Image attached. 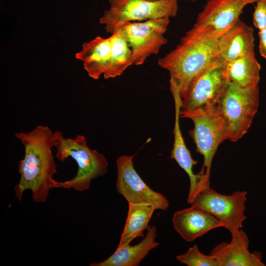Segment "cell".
Returning <instances> with one entry per match:
<instances>
[{
  "instance_id": "cell-1",
  "label": "cell",
  "mask_w": 266,
  "mask_h": 266,
  "mask_svg": "<svg viewBox=\"0 0 266 266\" xmlns=\"http://www.w3.org/2000/svg\"><path fill=\"white\" fill-rule=\"evenodd\" d=\"M15 136L25 150L18 164L21 176L14 188L15 199L21 202L24 192L30 189L34 202H43L53 188V175L57 171L51 151L55 143L54 133L47 126L37 125L30 132L16 133Z\"/></svg>"
},
{
  "instance_id": "cell-2",
  "label": "cell",
  "mask_w": 266,
  "mask_h": 266,
  "mask_svg": "<svg viewBox=\"0 0 266 266\" xmlns=\"http://www.w3.org/2000/svg\"><path fill=\"white\" fill-rule=\"evenodd\" d=\"M224 33L195 23L176 47L158 60L177 84L182 100L192 80L219 57L218 42Z\"/></svg>"
},
{
  "instance_id": "cell-3",
  "label": "cell",
  "mask_w": 266,
  "mask_h": 266,
  "mask_svg": "<svg viewBox=\"0 0 266 266\" xmlns=\"http://www.w3.org/2000/svg\"><path fill=\"white\" fill-rule=\"evenodd\" d=\"M57 149L56 158L64 162L71 157L76 162L78 170L71 179L65 181L54 180L53 188L70 189L84 191L89 189L92 180L105 174L108 163L105 156L87 145L86 138L78 135L74 138H65L62 132H54Z\"/></svg>"
},
{
  "instance_id": "cell-4",
  "label": "cell",
  "mask_w": 266,
  "mask_h": 266,
  "mask_svg": "<svg viewBox=\"0 0 266 266\" xmlns=\"http://www.w3.org/2000/svg\"><path fill=\"white\" fill-rule=\"evenodd\" d=\"M216 104L228 139L237 141L247 132L257 113L259 104L258 85L242 88L229 82Z\"/></svg>"
},
{
  "instance_id": "cell-5",
  "label": "cell",
  "mask_w": 266,
  "mask_h": 266,
  "mask_svg": "<svg viewBox=\"0 0 266 266\" xmlns=\"http://www.w3.org/2000/svg\"><path fill=\"white\" fill-rule=\"evenodd\" d=\"M180 116L190 119L194 128L189 131L196 151L203 157L201 170L210 180L213 159L220 144L228 139L227 130L216 104L209 103L191 110L180 109Z\"/></svg>"
},
{
  "instance_id": "cell-6",
  "label": "cell",
  "mask_w": 266,
  "mask_h": 266,
  "mask_svg": "<svg viewBox=\"0 0 266 266\" xmlns=\"http://www.w3.org/2000/svg\"><path fill=\"white\" fill-rule=\"evenodd\" d=\"M110 7L104 12L100 23L111 34L124 24L176 16L178 0H108Z\"/></svg>"
},
{
  "instance_id": "cell-7",
  "label": "cell",
  "mask_w": 266,
  "mask_h": 266,
  "mask_svg": "<svg viewBox=\"0 0 266 266\" xmlns=\"http://www.w3.org/2000/svg\"><path fill=\"white\" fill-rule=\"evenodd\" d=\"M228 62L218 57L191 82L181 109L191 110L206 104H216L230 81Z\"/></svg>"
},
{
  "instance_id": "cell-8",
  "label": "cell",
  "mask_w": 266,
  "mask_h": 266,
  "mask_svg": "<svg viewBox=\"0 0 266 266\" xmlns=\"http://www.w3.org/2000/svg\"><path fill=\"white\" fill-rule=\"evenodd\" d=\"M169 23L168 18H156L127 22L120 28L132 50L133 65H142L148 57L157 54L167 43L164 34Z\"/></svg>"
},
{
  "instance_id": "cell-9",
  "label": "cell",
  "mask_w": 266,
  "mask_h": 266,
  "mask_svg": "<svg viewBox=\"0 0 266 266\" xmlns=\"http://www.w3.org/2000/svg\"><path fill=\"white\" fill-rule=\"evenodd\" d=\"M246 195V191H239L231 195H223L209 187L195 198L191 206L201 208L213 215L231 233L241 229L246 218L244 213Z\"/></svg>"
},
{
  "instance_id": "cell-10",
  "label": "cell",
  "mask_w": 266,
  "mask_h": 266,
  "mask_svg": "<svg viewBox=\"0 0 266 266\" xmlns=\"http://www.w3.org/2000/svg\"><path fill=\"white\" fill-rule=\"evenodd\" d=\"M134 156L123 155L117 159V191L129 204L149 203L154 204L156 209L166 210L169 206L168 200L141 179L133 166Z\"/></svg>"
},
{
  "instance_id": "cell-11",
  "label": "cell",
  "mask_w": 266,
  "mask_h": 266,
  "mask_svg": "<svg viewBox=\"0 0 266 266\" xmlns=\"http://www.w3.org/2000/svg\"><path fill=\"white\" fill-rule=\"evenodd\" d=\"M170 90L173 95L175 103V123L173 129L174 143L170 158L173 159L179 166L186 172L190 185L187 202L191 204L195 198L205 188L207 187L204 172L201 170L196 174L193 172V166L198 163L194 160L190 151L187 148L179 126L180 111L182 99L180 96L179 88L173 79L170 78Z\"/></svg>"
},
{
  "instance_id": "cell-12",
  "label": "cell",
  "mask_w": 266,
  "mask_h": 266,
  "mask_svg": "<svg viewBox=\"0 0 266 266\" xmlns=\"http://www.w3.org/2000/svg\"><path fill=\"white\" fill-rule=\"evenodd\" d=\"M230 243L222 242L216 245L210 255L219 263L220 266H265L262 262V254L259 251L250 252L249 240L242 230L231 233Z\"/></svg>"
},
{
  "instance_id": "cell-13",
  "label": "cell",
  "mask_w": 266,
  "mask_h": 266,
  "mask_svg": "<svg viewBox=\"0 0 266 266\" xmlns=\"http://www.w3.org/2000/svg\"><path fill=\"white\" fill-rule=\"evenodd\" d=\"M258 0H208L197 16L196 24L225 32L238 20L243 9Z\"/></svg>"
},
{
  "instance_id": "cell-14",
  "label": "cell",
  "mask_w": 266,
  "mask_h": 266,
  "mask_svg": "<svg viewBox=\"0 0 266 266\" xmlns=\"http://www.w3.org/2000/svg\"><path fill=\"white\" fill-rule=\"evenodd\" d=\"M175 231L186 241L191 242L223 223L207 211L195 206L176 211L172 218Z\"/></svg>"
},
{
  "instance_id": "cell-15",
  "label": "cell",
  "mask_w": 266,
  "mask_h": 266,
  "mask_svg": "<svg viewBox=\"0 0 266 266\" xmlns=\"http://www.w3.org/2000/svg\"><path fill=\"white\" fill-rule=\"evenodd\" d=\"M218 51L227 62L255 53L253 28L238 20L220 37Z\"/></svg>"
},
{
  "instance_id": "cell-16",
  "label": "cell",
  "mask_w": 266,
  "mask_h": 266,
  "mask_svg": "<svg viewBox=\"0 0 266 266\" xmlns=\"http://www.w3.org/2000/svg\"><path fill=\"white\" fill-rule=\"evenodd\" d=\"M157 229L155 225L148 227L145 238L138 244L131 246L128 244L117 248L107 259L99 263H93L90 266H138L149 252L158 247L156 241Z\"/></svg>"
},
{
  "instance_id": "cell-17",
  "label": "cell",
  "mask_w": 266,
  "mask_h": 266,
  "mask_svg": "<svg viewBox=\"0 0 266 266\" xmlns=\"http://www.w3.org/2000/svg\"><path fill=\"white\" fill-rule=\"evenodd\" d=\"M111 49L110 36L106 38L97 36L84 42L81 50L76 53L75 57L82 62L84 68L90 77L98 79L108 65Z\"/></svg>"
},
{
  "instance_id": "cell-18",
  "label": "cell",
  "mask_w": 266,
  "mask_h": 266,
  "mask_svg": "<svg viewBox=\"0 0 266 266\" xmlns=\"http://www.w3.org/2000/svg\"><path fill=\"white\" fill-rule=\"evenodd\" d=\"M156 209L155 206L149 203L129 204L127 218L117 248L130 244L137 237L143 236V231L148 228Z\"/></svg>"
},
{
  "instance_id": "cell-19",
  "label": "cell",
  "mask_w": 266,
  "mask_h": 266,
  "mask_svg": "<svg viewBox=\"0 0 266 266\" xmlns=\"http://www.w3.org/2000/svg\"><path fill=\"white\" fill-rule=\"evenodd\" d=\"M261 68L255 53L228 62L227 73L229 81L242 88L258 85Z\"/></svg>"
},
{
  "instance_id": "cell-20",
  "label": "cell",
  "mask_w": 266,
  "mask_h": 266,
  "mask_svg": "<svg viewBox=\"0 0 266 266\" xmlns=\"http://www.w3.org/2000/svg\"><path fill=\"white\" fill-rule=\"evenodd\" d=\"M110 57L103 73L104 79L120 76L130 66L133 65L132 50L121 28L111 36Z\"/></svg>"
},
{
  "instance_id": "cell-21",
  "label": "cell",
  "mask_w": 266,
  "mask_h": 266,
  "mask_svg": "<svg viewBox=\"0 0 266 266\" xmlns=\"http://www.w3.org/2000/svg\"><path fill=\"white\" fill-rule=\"evenodd\" d=\"M181 264L188 266H220L218 261L212 256L201 253L196 244L190 247L188 251L176 257Z\"/></svg>"
},
{
  "instance_id": "cell-22",
  "label": "cell",
  "mask_w": 266,
  "mask_h": 266,
  "mask_svg": "<svg viewBox=\"0 0 266 266\" xmlns=\"http://www.w3.org/2000/svg\"><path fill=\"white\" fill-rule=\"evenodd\" d=\"M253 13V24L259 31L266 29V0H258Z\"/></svg>"
},
{
  "instance_id": "cell-23",
  "label": "cell",
  "mask_w": 266,
  "mask_h": 266,
  "mask_svg": "<svg viewBox=\"0 0 266 266\" xmlns=\"http://www.w3.org/2000/svg\"><path fill=\"white\" fill-rule=\"evenodd\" d=\"M259 49L260 55L266 60V29L259 31Z\"/></svg>"
},
{
  "instance_id": "cell-24",
  "label": "cell",
  "mask_w": 266,
  "mask_h": 266,
  "mask_svg": "<svg viewBox=\"0 0 266 266\" xmlns=\"http://www.w3.org/2000/svg\"><path fill=\"white\" fill-rule=\"evenodd\" d=\"M149 0L156 1V0ZM189 0L194 1V0Z\"/></svg>"
}]
</instances>
